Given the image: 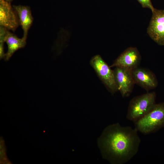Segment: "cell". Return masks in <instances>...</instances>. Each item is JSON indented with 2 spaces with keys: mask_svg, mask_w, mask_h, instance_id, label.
<instances>
[{
  "mask_svg": "<svg viewBox=\"0 0 164 164\" xmlns=\"http://www.w3.org/2000/svg\"><path fill=\"white\" fill-rule=\"evenodd\" d=\"M113 72L118 90L120 91L123 97L128 96L135 84L132 75V70L116 67Z\"/></svg>",
  "mask_w": 164,
  "mask_h": 164,
  "instance_id": "cell-6",
  "label": "cell"
},
{
  "mask_svg": "<svg viewBox=\"0 0 164 164\" xmlns=\"http://www.w3.org/2000/svg\"><path fill=\"white\" fill-rule=\"evenodd\" d=\"M138 131L119 123L110 125L104 130L98 140L103 158L111 164H123L137 153L141 143Z\"/></svg>",
  "mask_w": 164,
  "mask_h": 164,
  "instance_id": "cell-1",
  "label": "cell"
},
{
  "mask_svg": "<svg viewBox=\"0 0 164 164\" xmlns=\"http://www.w3.org/2000/svg\"><path fill=\"white\" fill-rule=\"evenodd\" d=\"M155 94L149 92L135 97L130 101L126 118L135 122L141 119L153 108L155 104Z\"/></svg>",
  "mask_w": 164,
  "mask_h": 164,
  "instance_id": "cell-2",
  "label": "cell"
},
{
  "mask_svg": "<svg viewBox=\"0 0 164 164\" xmlns=\"http://www.w3.org/2000/svg\"><path fill=\"white\" fill-rule=\"evenodd\" d=\"M5 54L4 50V43H0V60L5 59Z\"/></svg>",
  "mask_w": 164,
  "mask_h": 164,
  "instance_id": "cell-14",
  "label": "cell"
},
{
  "mask_svg": "<svg viewBox=\"0 0 164 164\" xmlns=\"http://www.w3.org/2000/svg\"><path fill=\"white\" fill-rule=\"evenodd\" d=\"M9 32L6 28L0 26V43H4L5 42Z\"/></svg>",
  "mask_w": 164,
  "mask_h": 164,
  "instance_id": "cell-12",
  "label": "cell"
},
{
  "mask_svg": "<svg viewBox=\"0 0 164 164\" xmlns=\"http://www.w3.org/2000/svg\"><path fill=\"white\" fill-rule=\"evenodd\" d=\"M152 12L147 33L155 43L164 46V9L154 8Z\"/></svg>",
  "mask_w": 164,
  "mask_h": 164,
  "instance_id": "cell-5",
  "label": "cell"
},
{
  "mask_svg": "<svg viewBox=\"0 0 164 164\" xmlns=\"http://www.w3.org/2000/svg\"><path fill=\"white\" fill-rule=\"evenodd\" d=\"M134 123L138 132L145 135L153 133L164 126V103L156 104L149 113Z\"/></svg>",
  "mask_w": 164,
  "mask_h": 164,
  "instance_id": "cell-3",
  "label": "cell"
},
{
  "mask_svg": "<svg viewBox=\"0 0 164 164\" xmlns=\"http://www.w3.org/2000/svg\"><path fill=\"white\" fill-rule=\"evenodd\" d=\"M5 42L8 46V50L4 59L8 61L17 50L24 48L26 44V40L22 38H19L14 34L9 32Z\"/></svg>",
  "mask_w": 164,
  "mask_h": 164,
  "instance_id": "cell-11",
  "label": "cell"
},
{
  "mask_svg": "<svg viewBox=\"0 0 164 164\" xmlns=\"http://www.w3.org/2000/svg\"><path fill=\"white\" fill-rule=\"evenodd\" d=\"M90 64L98 77L112 93L117 90L115 84L113 70H112L107 63L99 55L93 56L91 59Z\"/></svg>",
  "mask_w": 164,
  "mask_h": 164,
  "instance_id": "cell-4",
  "label": "cell"
},
{
  "mask_svg": "<svg viewBox=\"0 0 164 164\" xmlns=\"http://www.w3.org/2000/svg\"><path fill=\"white\" fill-rule=\"evenodd\" d=\"M9 2H12V1L13 0H4Z\"/></svg>",
  "mask_w": 164,
  "mask_h": 164,
  "instance_id": "cell-15",
  "label": "cell"
},
{
  "mask_svg": "<svg viewBox=\"0 0 164 164\" xmlns=\"http://www.w3.org/2000/svg\"><path fill=\"white\" fill-rule=\"evenodd\" d=\"M12 7L17 13L23 30L22 38L26 40L29 30L33 20L30 9L29 6L22 5H13Z\"/></svg>",
  "mask_w": 164,
  "mask_h": 164,
  "instance_id": "cell-10",
  "label": "cell"
},
{
  "mask_svg": "<svg viewBox=\"0 0 164 164\" xmlns=\"http://www.w3.org/2000/svg\"><path fill=\"white\" fill-rule=\"evenodd\" d=\"M135 84L149 91L155 88L157 85L156 78L149 70L137 67L132 70Z\"/></svg>",
  "mask_w": 164,
  "mask_h": 164,
  "instance_id": "cell-9",
  "label": "cell"
},
{
  "mask_svg": "<svg viewBox=\"0 0 164 164\" xmlns=\"http://www.w3.org/2000/svg\"><path fill=\"white\" fill-rule=\"evenodd\" d=\"M141 4L143 8H148L150 9L152 12L154 10L153 7L151 0H137Z\"/></svg>",
  "mask_w": 164,
  "mask_h": 164,
  "instance_id": "cell-13",
  "label": "cell"
},
{
  "mask_svg": "<svg viewBox=\"0 0 164 164\" xmlns=\"http://www.w3.org/2000/svg\"><path fill=\"white\" fill-rule=\"evenodd\" d=\"M140 60L141 56L138 49L130 47L116 59L110 67H119L132 70L138 67Z\"/></svg>",
  "mask_w": 164,
  "mask_h": 164,
  "instance_id": "cell-8",
  "label": "cell"
},
{
  "mask_svg": "<svg viewBox=\"0 0 164 164\" xmlns=\"http://www.w3.org/2000/svg\"><path fill=\"white\" fill-rule=\"evenodd\" d=\"M20 25L17 13L10 3L0 0V26L14 32Z\"/></svg>",
  "mask_w": 164,
  "mask_h": 164,
  "instance_id": "cell-7",
  "label": "cell"
}]
</instances>
